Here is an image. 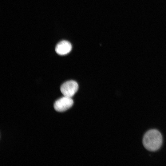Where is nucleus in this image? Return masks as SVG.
Wrapping results in <instances>:
<instances>
[{"mask_svg":"<svg viewBox=\"0 0 166 166\" xmlns=\"http://www.w3.org/2000/svg\"><path fill=\"white\" fill-rule=\"evenodd\" d=\"M162 137L161 133L156 129H151L144 135L143 143L145 148L148 151H155L161 146Z\"/></svg>","mask_w":166,"mask_h":166,"instance_id":"nucleus-1","label":"nucleus"},{"mask_svg":"<svg viewBox=\"0 0 166 166\" xmlns=\"http://www.w3.org/2000/svg\"><path fill=\"white\" fill-rule=\"evenodd\" d=\"M78 85L77 83L73 80L67 81L60 87V90L64 96L71 97L77 91Z\"/></svg>","mask_w":166,"mask_h":166,"instance_id":"nucleus-2","label":"nucleus"},{"mask_svg":"<svg viewBox=\"0 0 166 166\" xmlns=\"http://www.w3.org/2000/svg\"><path fill=\"white\" fill-rule=\"evenodd\" d=\"M73 101L71 97L64 96L54 103L55 110L58 112H63L70 108L73 105Z\"/></svg>","mask_w":166,"mask_h":166,"instance_id":"nucleus-3","label":"nucleus"},{"mask_svg":"<svg viewBox=\"0 0 166 166\" xmlns=\"http://www.w3.org/2000/svg\"><path fill=\"white\" fill-rule=\"evenodd\" d=\"M72 45L68 41L63 40L56 45L55 50L56 53L61 55H65L69 53L72 49Z\"/></svg>","mask_w":166,"mask_h":166,"instance_id":"nucleus-4","label":"nucleus"}]
</instances>
